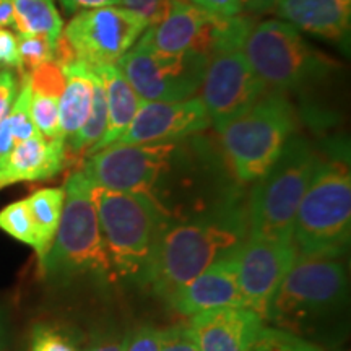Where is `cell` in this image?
<instances>
[{
    "mask_svg": "<svg viewBox=\"0 0 351 351\" xmlns=\"http://www.w3.org/2000/svg\"><path fill=\"white\" fill-rule=\"evenodd\" d=\"M169 0H116V7H122L142 16L148 26L160 23L168 10Z\"/></svg>",
    "mask_w": 351,
    "mask_h": 351,
    "instance_id": "31",
    "label": "cell"
},
{
    "mask_svg": "<svg viewBox=\"0 0 351 351\" xmlns=\"http://www.w3.org/2000/svg\"><path fill=\"white\" fill-rule=\"evenodd\" d=\"M93 75V103H91L90 116L77 134L65 140V160H69L70 156H86V153L99 142L106 130V91H104L103 80L95 72Z\"/></svg>",
    "mask_w": 351,
    "mask_h": 351,
    "instance_id": "24",
    "label": "cell"
},
{
    "mask_svg": "<svg viewBox=\"0 0 351 351\" xmlns=\"http://www.w3.org/2000/svg\"><path fill=\"white\" fill-rule=\"evenodd\" d=\"M15 28V13L10 0H0V28Z\"/></svg>",
    "mask_w": 351,
    "mask_h": 351,
    "instance_id": "39",
    "label": "cell"
},
{
    "mask_svg": "<svg viewBox=\"0 0 351 351\" xmlns=\"http://www.w3.org/2000/svg\"><path fill=\"white\" fill-rule=\"evenodd\" d=\"M124 350V337L116 332H101L91 339L85 351H122Z\"/></svg>",
    "mask_w": 351,
    "mask_h": 351,
    "instance_id": "36",
    "label": "cell"
},
{
    "mask_svg": "<svg viewBox=\"0 0 351 351\" xmlns=\"http://www.w3.org/2000/svg\"><path fill=\"white\" fill-rule=\"evenodd\" d=\"M208 125L207 109L195 96L186 101H142L129 129L114 145L179 142Z\"/></svg>",
    "mask_w": 351,
    "mask_h": 351,
    "instance_id": "15",
    "label": "cell"
},
{
    "mask_svg": "<svg viewBox=\"0 0 351 351\" xmlns=\"http://www.w3.org/2000/svg\"><path fill=\"white\" fill-rule=\"evenodd\" d=\"M244 41L245 36L232 38L208 57L200 99L217 132L269 93L244 54Z\"/></svg>",
    "mask_w": 351,
    "mask_h": 351,
    "instance_id": "12",
    "label": "cell"
},
{
    "mask_svg": "<svg viewBox=\"0 0 351 351\" xmlns=\"http://www.w3.org/2000/svg\"><path fill=\"white\" fill-rule=\"evenodd\" d=\"M351 232L348 148L337 143L320 156L298 208L293 241L301 256H343Z\"/></svg>",
    "mask_w": 351,
    "mask_h": 351,
    "instance_id": "2",
    "label": "cell"
},
{
    "mask_svg": "<svg viewBox=\"0 0 351 351\" xmlns=\"http://www.w3.org/2000/svg\"><path fill=\"white\" fill-rule=\"evenodd\" d=\"M19 43V56L21 75H26L32 70L41 67L47 62H54L56 59V44L43 34H16Z\"/></svg>",
    "mask_w": 351,
    "mask_h": 351,
    "instance_id": "26",
    "label": "cell"
},
{
    "mask_svg": "<svg viewBox=\"0 0 351 351\" xmlns=\"http://www.w3.org/2000/svg\"><path fill=\"white\" fill-rule=\"evenodd\" d=\"M32 91V90H29ZM59 96L32 91L29 114L39 134L44 138H62L59 121Z\"/></svg>",
    "mask_w": 351,
    "mask_h": 351,
    "instance_id": "25",
    "label": "cell"
},
{
    "mask_svg": "<svg viewBox=\"0 0 351 351\" xmlns=\"http://www.w3.org/2000/svg\"><path fill=\"white\" fill-rule=\"evenodd\" d=\"M19 93V80L12 70L0 72V124L10 111L15 96Z\"/></svg>",
    "mask_w": 351,
    "mask_h": 351,
    "instance_id": "33",
    "label": "cell"
},
{
    "mask_svg": "<svg viewBox=\"0 0 351 351\" xmlns=\"http://www.w3.org/2000/svg\"><path fill=\"white\" fill-rule=\"evenodd\" d=\"M239 245L218 257L208 269L171 298L169 304L176 313L195 315L219 307H247L238 282Z\"/></svg>",
    "mask_w": 351,
    "mask_h": 351,
    "instance_id": "16",
    "label": "cell"
},
{
    "mask_svg": "<svg viewBox=\"0 0 351 351\" xmlns=\"http://www.w3.org/2000/svg\"><path fill=\"white\" fill-rule=\"evenodd\" d=\"M148 28L142 16L122 7L108 5L80 10L65 26L60 39L73 62L90 69L112 67L132 49Z\"/></svg>",
    "mask_w": 351,
    "mask_h": 351,
    "instance_id": "11",
    "label": "cell"
},
{
    "mask_svg": "<svg viewBox=\"0 0 351 351\" xmlns=\"http://www.w3.org/2000/svg\"><path fill=\"white\" fill-rule=\"evenodd\" d=\"M300 256L295 241L245 238L238 249V282L249 309L265 320L285 275Z\"/></svg>",
    "mask_w": 351,
    "mask_h": 351,
    "instance_id": "14",
    "label": "cell"
},
{
    "mask_svg": "<svg viewBox=\"0 0 351 351\" xmlns=\"http://www.w3.org/2000/svg\"><path fill=\"white\" fill-rule=\"evenodd\" d=\"M0 230L5 231L13 239L34 247L36 234H34V226L26 200L13 202L3 210H0Z\"/></svg>",
    "mask_w": 351,
    "mask_h": 351,
    "instance_id": "28",
    "label": "cell"
},
{
    "mask_svg": "<svg viewBox=\"0 0 351 351\" xmlns=\"http://www.w3.org/2000/svg\"><path fill=\"white\" fill-rule=\"evenodd\" d=\"M296 114L285 93L269 91L218 132L234 179L256 182L269 171L293 137Z\"/></svg>",
    "mask_w": 351,
    "mask_h": 351,
    "instance_id": "7",
    "label": "cell"
},
{
    "mask_svg": "<svg viewBox=\"0 0 351 351\" xmlns=\"http://www.w3.org/2000/svg\"><path fill=\"white\" fill-rule=\"evenodd\" d=\"M65 140L43 135L23 140L13 147L0 169V189L16 182L46 181L60 173L65 165Z\"/></svg>",
    "mask_w": 351,
    "mask_h": 351,
    "instance_id": "19",
    "label": "cell"
},
{
    "mask_svg": "<svg viewBox=\"0 0 351 351\" xmlns=\"http://www.w3.org/2000/svg\"><path fill=\"white\" fill-rule=\"evenodd\" d=\"M189 327L200 351H247L263 319L249 307H219L192 315Z\"/></svg>",
    "mask_w": 351,
    "mask_h": 351,
    "instance_id": "17",
    "label": "cell"
},
{
    "mask_svg": "<svg viewBox=\"0 0 351 351\" xmlns=\"http://www.w3.org/2000/svg\"><path fill=\"white\" fill-rule=\"evenodd\" d=\"M0 65L20 67L19 43H16V36L3 28H0Z\"/></svg>",
    "mask_w": 351,
    "mask_h": 351,
    "instance_id": "35",
    "label": "cell"
},
{
    "mask_svg": "<svg viewBox=\"0 0 351 351\" xmlns=\"http://www.w3.org/2000/svg\"><path fill=\"white\" fill-rule=\"evenodd\" d=\"M93 202L112 274L140 280L169 212L152 197L95 184Z\"/></svg>",
    "mask_w": 351,
    "mask_h": 351,
    "instance_id": "6",
    "label": "cell"
},
{
    "mask_svg": "<svg viewBox=\"0 0 351 351\" xmlns=\"http://www.w3.org/2000/svg\"><path fill=\"white\" fill-rule=\"evenodd\" d=\"M218 16H236L243 13L239 0H187Z\"/></svg>",
    "mask_w": 351,
    "mask_h": 351,
    "instance_id": "34",
    "label": "cell"
},
{
    "mask_svg": "<svg viewBox=\"0 0 351 351\" xmlns=\"http://www.w3.org/2000/svg\"><path fill=\"white\" fill-rule=\"evenodd\" d=\"M247 351H322L317 345L311 343L291 330L278 327H265L249 346Z\"/></svg>",
    "mask_w": 351,
    "mask_h": 351,
    "instance_id": "27",
    "label": "cell"
},
{
    "mask_svg": "<svg viewBox=\"0 0 351 351\" xmlns=\"http://www.w3.org/2000/svg\"><path fill=\"white\" fill-rule=\"evenodd\" d=\"M319 161L301 135L291 137L274 166L254 184L247 210V238L293 241L298 208Z\"/></svg>",
    "mask_w": 351,
    "mask_h": 351,
    "instance_id": "4",
    "label": "cell"
},
{
    "mask_svg": "<svg viewBox=\"0 0 351 351\" xmlns=\"http://www.w3.org/2000/svg\"><path fill=\"white\" fill-rule=\"evenodd\" d=\"M208 57L166 56L138 38L117 64L142 101H186L200 90Z\"/></svg>",
    "mask_w": 351,
    "mask_h": 351,
    "instance_id": "13",
    "label": "cell"
},
{
    "mask_svg": "<svg viewBox=\"0 0 351 351\" xmlns=\"http://www.w3.org/2000/svg\"><path fill=\"white\" fill-rule=\"evenodd\" d=\"M62 69L65 86L59 99L60 135L72 137L85 124L93 103V70L83 62H70Z\"/></svg>",
    "mask_w": 351,
    "mask_h": 351,
    "instance_id": "21",
    "label": "cell"
},
{
    "mask_svg": "<svg viewBox=\"0 0 351 351\" xmlns=\"http://www.w3.org/2000/svg\"><path fill=\"white\" fill-rule=\"evenodd\" d=\"M244 54L269 91H306L333 75L339 62L320 52L300 29L283 20L254 25L245 36Z\"/></svg>",
    "mask_w": 351,
    "mask_h": 351,
    "instance_id": "3",
    "label": "cell"
},
{
    "mask_svg": "<svg viewBox=\"0 0 351 351\" xmlns=\"http://www.w3.org/2000/svg\"><path fill=\"white\" fill-rule=\"evenodd\" d=\"M348 274L341 256H298L276 288L265 320L280 328L300 326L332 313L345 302Z\"/></svg>",
    "mask_w": 351,
    "mask_h": 351,
    "instance_id": "8",
    "label": "cell"
},
{
    "mask_svg": "<svg viewBox=\"0 0 351 351\" xmlns=\"http://www.w3.org/2000/svg\"><path fill=\"white\" fill-rule=\"evenodd\" d=\"M91 70L103 80L104 91H106L108 122L104 135L86 153V156L93 155V153L99 150H104V148L116 143L124 135V132L129 129L135 114H137L140 106H142V99L135 93L134 88L130 86V83L127 82L124 73L121 72V69L117 65Z\"/></svg>",
    "mask_w": 351,
    "mask_h": 351,
    "instance_id": "20",
    "label": "cell"
},
{
    "mask_svg": "<svg viewBox=\"0 0 351 351\" xmlns=\"http://www.w3.org/2000/svg\"><path fill=\"white\" fill-rule=\"evenodd\" d=\"M29 351H78L69 335L51 326L34 327Z\"/></svg>",
    "mask_w": 351,
    "mask_h": 351,
    "instance_id": "29",
    "label": "cell"
},
{
    "mask_svg": "<svg viewBox=\"0 0 351 351\" xmlns=\"http://www.w3.org/2000/svg\"><path fill=\"white\" fill-rule=\"evenodd\" d=\"M274 12L300 32L348 47L351 0H276Z\"/></svg>",
    "mask_w": 351,
    "mask_h": 351,
    "instance_id": "18",
    "label": "cell"
},
{
    "mask_svg": "<svg viewBox=\"0 0 351 351\" xmlns=\"http://www.w3.org/2000/svg\"><path fill=\"white\" fill-rule=\"evenodd\" d=\"M60 3H62L65 12L77 13L80 10H86V8L116 5V0H60Z\"/></svg>",
    "mask_w": 351,
    "mask_h": 351,
    "instance_id": "37",
    "label": "cell"
},
{
    "mask_svg": "<svg viewBox=\"0 0 351 351\" xmlns=\"http://www.w3.org/2000/svg\"><path fill=\"white\" fill-rule=\"evenodd\" d=\"M252 26L251 16H218L187 0H169L160 23L148 26L140 39L160 54L210 57L223 43L247 36Z\"/></svg>",
    "mask_w": 351,
    "mask_h": 351,
    "instance_id": "9",
    "label": "cell"
},
{
    "mask_svg": "<svg viewBox=\"0 0 351 351\" xmlns=\"http://www.w3.org/2000/svg\"><path fill=\"white\" fill-rule=\"evenodd\" d=\"M276 0H239L243 10L245 8L251 13H265L274 10Z\"/></svg>",
    "mask_w": 351,
    "mask_h": 351,
    "instance_id": "38",
    "label": "cell"
},
{
    "mask_svg": "<svg viewBox=\"0 0 351 351\" xmlns=\"http://www.w3.org/2000/svg\"><path fill=\"white\" fill-rule=\"evenodd\" d=\"M16 33L43 34L52 44L62 36L64 23L52 0H10Z\"/></svg>",
    "mask_w": 351,
    "mask_h": 351,
    "instance_id": "23",
    "label": "cell"
},
{
    "mask_svg": "<svg viewBox=\"0 0 351 351\" xmlns=\"http://www.w3.org/2000/svg\"><path fill=\"white\" fill-rule=\"evenodd\" d=\"M62 217L54 243L41 271L52 280H72L93 274L98 278H114L93 202V182L82 169L67 178Z\"/></svg>",
    "mask_w": 351,
    "mask_h": 351,
    "instance_id": "5",
    "label": "cell"
},
{
    "mask_svg": "<svg viewBox=\"0 0 351 351\" xmlns=\"http://www.w3.org/2000/svg\"><path fill=\"white\" fill-rule=\"evenodd\" d=\"M160 351H200L189 324L163 328Z\"/></svg>",
    "mask_w": 351,
    "mask_h": 351,
    "instance_id": "32",
    "label": "cell"
},
{
    "mask_svg": "<svg viewBox=\"0 0 351 351\" xmlns=\"http://www.w3.org/2000/svg\"><path fill=\"white\" fill-rule=\"evenodd\" d=\"M247 238V210L236 197L186 219L168 217L138 282L168 301L179 289Z\"/></svg>",
    "mask_w": 351,
    "mask_h": 351,
    "instance_id": "1",
    "label": "cell"
},
{
    "mask_svg": "<svg viewBox=\"0 0 351 351\" xmlns=\"http://www.w3.org/2000/svg\"><path fill=\"white\" fill-rule=\"evenodd\" d=\"M163 330L155 326H138L124 337L122 351H160Z\"/></svg>",
    "mask_w": 351,
    "mask_h": 351,
    "instance_id": "30",
    "label": "cell"
},
{
    "mask_svg": "<svg viewBox=\"0 0 351 351\" xmlns=\"http://www.w3.org/2000/svg\"><path fill=\"white\" fill-rule=\"evenodd\" d=\"M64 199V187L41 189L25 199L34 226V234H36L34 251L38 254L39 263L44 261L54 243L60 217H62Z\"/></svg>",
    "mask_w": 351,
    "mask_h": 351,
    "instance_id": "22",
    "label": "cell"
},
{
    "mask_svg": "<svg viewBox=\"0 0 351 351\" xmlns=\"http://www.w3.org/2000/svg\"><path fill=\"white\" fill-rule=\"evenodd\" d=\"M178 150L179 145L176 142L111 145L88 155L82 171L98 187L142 194L156 200L161 182L169 174Z\"/></svg>",
    "mask_w": 351,
    "mask_h": 351,
    "instance_id": "10",
    "label": "cell"
}]
</instances>
